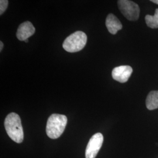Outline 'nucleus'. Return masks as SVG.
I'll use <instances>...</instances> for the list:
<instances>
[{
    "label": "nucleus",
    "mask_w": 158,
    "mask_h": 158,
    "mask_svg": "<svg viewBox=\"0 0 158 158\" xmlns=\"http://www.w3.org/2000/svg\"><path fill=\"white\" fill-rule=\"evenodd\" d=\"M6 132L14 141L20 143L23 140V131L19 116L15 113L9 114L5 119Z\"/></svg>",
    "instance_id": "f257e3e1"
},
{
    "label": "nucleus",
    "mask_w": 158,
    "mask_h": 158,
    "mask_svg": "<svg viewBox=\"0 0 158 158\" xmlns=\"http://www.w3.org/2000/svg\"><path fill=\"white\" fill-rule=\"evenodd\" d=\"M68 123L66 116L61 114H53L48 118L46 132L51 139H57L64 132Z\"/></svg>",
    "instance_id": "f03ea898"
},
{
    "label": "nucleus",
    "mask_w": 158,
    "mask_h": 158,
    "mask_svg": "<svg viewBox=\"0 0 158 158\" xmlns=\"http://www.w3.org/2000/svg\"><path fill=\"white\" fill-rule=\"evenodd\" d=\"M87 37L85 32L76 31L64 40L63 44V48L68 52H77L85 48L87 44Z\"/></svg>",
    "instance_id": "7ed1b4c3"
},
{
    "label": "nucleus",
    "mask_w": 158,
    "mask_h": 158,
    "mask_svg": "<svg viewBox=\"0 0 158 158\" xmlns=\"http://www.w3.org/2000/svg\"><path fill=\"white\" fill-rule=\"evenodd\" d=\"M119 10L127 19L135 21L139 17L140 9L135 2L129 0L118 1Z\"/></svg>",
    "instance_id": "20e7f679"
},
{
    "label": "nucleus",
    "mask_w": 158,
    "mask_h": 158,
    "mask_svg": "<svg viewBox=\"0 0 158 158\" xmlns=\"http://www.w3.org/2000/svg\"><path fill=\"white\" fill-rule=\"evenodd\" d=\"M104 141L101 133H96L91 136L85 149V158H95L100 150Z\"/></svg>",
    "instance_id": "39448f33"
},
{
    "label": "nucleus",
    "mask_w": 158,
    "mask_h": 158,
    "mask_svg": "<svg viewBox=\"0 0 158 158\" xmlns=\"http://www.w3.org/2000/svg\"><path fill=\"white\" fill-rule=\"evenodd\" d=\"M132 72V68L130 66H120L113 69L112 77L115 80L124 83L130 79Z\"/></svg>",
    "instance_id": "423d86ee"
},
{
    "label": "nucleus",
    "mask_w": 158,
    "mask_h": 158,
    "mask_svg": "<svg viewBox=\"0 0 158 158\" xmlns=\"http://www.w3.org/2000/svg\"><path fill=\"white\" fill-rule=\"evenodd\" d=\"M35 32V28L32 23L29 21H26L21 23L17 30V38L21 41L28 40Z\"/></svg>",
    "instance_id": "0eeeda50"
},
{
    "label": "nucleus",
    "mask_w": 158,
    "mask_h": 158,
    "mask_svg": "<svg viewBox=\"0 0 158 158\" xmlns=\"http://www.w3.org/2000/svg\"><path fill=\"white\" fill-rule=\"evenodd\" d=\"M106 25L110 34L115 35L123 28V25L118 19L113 14L108 15L106 21Z\"/></svg>",
    "instance_id": "6e6552de"
},
{
    "label": "nucleus",
    "mask_w": 158,
    "mask_h": 158,
    "mask_svg": "<svg viewBox=\"0 0 158 158\" xmlns=\"http://www.w3.org/2000/svg\"><path fill=\"white\" fill-rule=\"evenodd\" d=\"M146 106L149 110L158 108V91H152L147 96Z\"/></svg>",
    "instance_id": "1a4fd4ad"
},
{
    "label": "nucleus",
    "mask_w": 158,
    "mask_h": 158,
    "mask_svg": "<svg viewBox=\"0 0 158 158\" xmlns=\"http://www.w3.org/2000/svg\"><path fill=\"white\" fill-rule=\"evenodd\" d=\"M145 22L148 27L152 29L158 28V8L156 9L153 16L146 15Z\"/></svg>",
    "instance_id": "9d476101"
},
{
    "label": "nucleus",
    "mask_w": 158,
    "mask_h": 158,
    "mask_svg": "<svg viewBox=\"0 0 158 158\" xmlns=\"http://www.w3.org/2000/svg\"><path fill=\"white\" fill-rule=\"evenodd\" d=\"M8 5V1L1 0L0 1V14L2 15L6 11Z\"/></svg>",
    "instance_id": "9b49d317"
},
{
    "label": "nucleus",
    "mask_w": 158,
    "mask_h": 158,
    "mask_svg": "<svg viewBox=\"0 0 158 158\" xmlns=\"http://www.w3.org/2000/svg\"><path fill=\"white\" fill-rule=\"evenodd\" d=\"M3 47H4V44H3L2 42L1 41V42H0V51H1V52L2 50Z\"/></svg>",
    "instance_id": "f8f14e48"
},
{
    "label": "nucleus",
    "mask_w": 158,
    "mask_h": 158,
    "mask_svg": "<svg viewBox=\"0 0 158 158\" xmlns=\"http://www.w3.org/2000/svg\"><path fill=\"white\" fill-rule=\"evenodd\" d=\"M151 2H152L153 3H155V4H158V0H151Z\"/></svg>",
    "instance_id": "ddd939ff"
},
{
    "label": "nucleus",
    "mask_w": 158,
    "mask_h": 158,
    "mask_svg": "<svg viewBox=\"0 0 158 158\" xmlns=\"http://www.w3.org/2000/svg\"><path fill=\"white\" fill-rule=\"evenodd\" d=\"M25 42H26V43H27V42H28V40H25V41H24Z\"/></svg>",
    "instance_id": "4468645a"
}]
</instances>
